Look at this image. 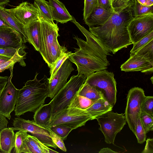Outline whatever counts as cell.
Listing matches in <instances>:
<instances>
[{
	"label": "cell",
	"instance_id": "14",
	"mask_svg": "<svg viewBox=\"0 0 153 153\" xmlns=\"http://www.w3.org/2000/svg\"><path fill=\"white\" fill-rule=\"evenodd\" d=\"M71 62L67 59L63 62L52 79L48 82V97L53 99L67 82L68 78L74 70Z\"/></svg>",
	"mask_w": 153,
	"mask_h": 153
},
{
	"label": "cell",
	"instance_id": "11",
	"mask_svg": "<svg viewBox=\"0 0 153 153\" xmlns=\"http://www.w3.org/2000/svg\"><path fill=\"white\" fill-rule=\"evenodd\" d=\"M127 29L133 44L137 42L153 31V13L134 17Z\"/></svg>",
	"mask_w": 153,
	"mask_h": 153
},
{
	"label": "cell",
	"instance_id": "28",
	"mask_svg": "<svg viewBox=\"0 0 153 153\" xmlns=\"http://www.w3.org/2000/svg\"><path fill=\"white\" fill-rule=\"evenodd\" d=\"M72 54L71 51H68L66 48H65L60 56L49 67L50 76L48 79V82L52 79L64 61L69 58Z\"/></svg>",
	"mask_w": 153,
	"mask_h": 153
},
{
	"label": "cell",
	"instance_id": "19",
	"mask_svg": "<svg viewBox=\"0 0 153 153\" xmlns=\"http://www.w3.org/2000/svg\"><path fill=\"white\" fill-rule=\"evenodd\" d=\"M10 127H6L0 130V151L2 153H10L14 147L15 134Z\"/></svg>",
	"mask_w": 153,
	"mask_h": 153
},
{
	"label": "cell",
	"instance_id": "41",
	"mask_svg": "<svg viewBox=\"0 0 153 153\" xmlns=\"http://www.w3.org/2000/svg\"><path fill=\"white\" fill-rule=\"evenodd\" d=\"M19 48H15L12 47L0 48V55L12 58L15 55Z\"/></svg>",
	"mask_w": 153,
	"mask_h": 153
},
{
	"label": "cell",
	"instance_id": "46",
	"mask_svg": "<svg viewBox=\"0 0 153 153\" xmlns=\"http://www.w3.org/2000/svg\"><path fill=\"white\" fill-rule=\"evenodd\" d=\"M99 153H117L118 152L115 151H114L108 148H104L100 149V150L99 152Z\"/></svg>",
	"mask_w": 153,
	"mask_h": 153
},
{
	"label": "cell",
	"instance_id": "39",
	"mask_svg": "<svg viewBox=\"0 0 153 153\" xmlns=\"http://www.w3.org/2000/svg\"><path fill=\"white\" fill-rule=\"evenodd\" d=\"M48 129L53 142L62 151L66 152L67 149L62 139L51 130L49 128H48Z\"/></svg>",
	"mask_w": 153,
	"mask_h": 153
},
{
	"label": "cell",
	"instance_id": "29",
	"mask_svg": "<svg viewBox=\"0 0 153 153\" xmlns=\"http://www.w3.org/2000/svg\"><path fill=\"white\" fill-rule=\"evenodd\" d=\"M96 100H92L79 95L77 93L72 98L68 107L85 110L91 106Z\"/></svg>",
	"mask_w": 153,
	"mask_h": 153
},
{
	"label": "cell",
	"instance_id": "7",
	"mask_svg": "<svg viewBox=\"0 0 153 153\" xmlns=\"http://www.w3.org/2000/svg\"><path fill=\"white\" fill-rule=\"evenodd\" d=\"M86 78L84 75H74L71 77L51 101V114L68 107L73 97L84 83Z\"/></svg>",
	"mask_w": 153,
	"mask_h": 153
},
{
	"label": "cell",
	"instance_id": "50",
	"mask_svg": "<svg viewBox=\"0 0 153 153\" xmlns=\"http://www.w3.org/2000/svg\"><path fill=\"white\" fill-rule=\"evenodd\" d=\"M153 71V68H151L150 69H147L145 70L141 71V72L143 73H152Z\"/></svg>",
	"mask_w": 153,
	"mask_h": 153
},
{
	"label": "cell",
	"instance_id": "6",
	"mask_svg": "<svg viewBox=\"0 0 153 153\" xmlns=\"http://www.w3.org/2000/svg\"><path fill=\"white\" fill-rule=\"evenodd\" d=\"M90 120L91 117L85 110L68 107L51 114L48 128L62 125L73 130L85 125Z\"/></svg>",
	"mask_w": 153,
	"mask_h": 153
},
{
	"label": "cell",
	"instance_id": "25",
	"mask_svg": "<svg viewBox=\"0 0 153 153\" xmlns=\"http://www.w3.org/2000/svg\"><path fill=\"white\" fill-rule=\"evenodd\" d=\"M26 47L19 48L15 54L10 60L0 65V73L4 70L13 69L14 65L16 62L23 67L25 66L26 63L24 59L26 58L27 53L24 50Z\"/></svg>",
	"mask_w": 153,
	"mask_h": 153
},
{
	"label": "cell",
	"instance_id": "26",
	"mask_svg": "<svg viewBox=\"0 0 153 153\" xmlns=\"http://www.w3.org/2000/svg\"><path fill=\"white\" fill-rule=\"evenodd\" d=\"M27 132L26 130H20L15 133L14 152L29 153L26 144Z\"/></svg>",
	"mask_w": 153,
	"mask_h": 153
},
{
	"label": "cell",
	"instance_id": "40",
	"mask_svg": "<svg viewBox=\"0 0 153 153\" xmlns=\"http://www.w3.org/2000/svg\"><path fill=\"white\" fill-rule=\"evenodd\" d=\"M97 6L113 12L114 10L112 4V0H97Z\"/></svg>",
	"mask_w": 153,
	"mask_h": 153
},
{
	"label": "cell",
	"instance_id": "4",
	"mask_svg": "<svg viewBox=\"0 0 153 153\" xmlns=\"http://www.w3.org/2000/svg\"><path fill=\"white\" fill-rule=\"evenodd\" d=\"M41 34L39 52L49 67L60 56L65 48L60 45L57 40L59 28L56 24L39 18Z\"/></svg>",
	"mask_w": 153,
	"mask_h": 153
},
{
	"label": "cell",
	"instance_id": "3",
	"mask_svg": "<svg viewBox=\"0 0 153 153\" xmlns=\"http://www.w3.org/2000/svg\"><path fill=\"white\" fill-rule=\"evenodd\" d=\"M36 73L33 80L26 82L22 88L19 89L15 115L19 117L27 112H34L41 105L44 104L48 97V86L45 82L38 80Z\"/></svg>",
	"mask_w": 153,
	"mask_h": 153
},
{
	"label": "cell",
	"instance_id": "8",
	"mask_svg": "<svg viewBox=\"0 0 153 153\" xmlns=\"http://www.w3.org/2000/svg\"><path fill=\"white\" fill-rule=\"evenodd\" d=\"M124 114L108 111L97 117L100 127L99 130L103 134L105 142L114 144L117 134L120 132L126 123Z\"/></svg>",
	"mask_w": 153,
	"mask_h": 153
},
{
	"label": "cell",
	"instance_id": "22",
	"mask_svg": "<svg viewBox=\"0 0 153 153\" xmlns=\"http://www.w3.org/2000/svg\"><path fill=\"white\" fill-rule=\"evenodd\" d=\"M113 106L103 98L96 100L90 107L85 109L91 116V120L108 111H112Z\"/></svg>",
	"mask_w": 153,
	"mask_h": 153
},
{
	"label": "cell",
	"instance_id": "44",
	"mask_svg": "<svg viewBox=\"0 0 153 153\" xmlns=\"http://www.w3.org/2000/svg\"><path fill=\"white\" fill-rule=\"evenodd\" d=\"M8 78L7 76H0V95L7 83Z\"/></svg>",
	"mask_w": 153,
	"mask_h": 153
},
{
	"label": "cell",
	"instance_id": "51",
	"mask_svg": "<svg viewBox=\"0 0 153 153\" xmlns=\"http://www.w3.org/2000/svg\"><path fill=\"white\" fill-rule=\"evenodd\" d=\"M8 26L3 20L0 18V27L1 26Z\"/></svg>",
	"mask_w": 153,
	"mask_h": 153
},
{
	"label": "cell",
	"instance_id": "37",
	"mask_svg": "<svg viewBox=\"0 0 153 153\" xmlns=\"http://www.w3.org/2000/svg\"><path fill=\"white\" fill-rule=\"evenodd\" d=\"M146 134L141 123L140 117L137 121L134 134L137 137L138 143H142L145 141L146 138Z\"/></svg>",
	"mask_w": 153,
	"mask_h": 153
},
{
	"label": "cell",
	"instance_id": "49",
	"mask_svg": "<svg viewBox=\"0 0 153 153\" xmlns=\"http://www.w3.org/2000/svg\"><path fill=\"white\" fill-rule=\"evenodd\" d=\"M9 1V0H0V6H3L7 4Z\"/></svg>",
	"mask_w": 153,
	"mask_h": 153
},
{
	"label": "cell",
	"instance_id": "12",
	"mask_svg": "<svg viewBox=\"0 0 153 153\" xmlns=\"http://www.w3.org/2000/svg\"><path fill=\"white\" fill-rule=\"evenodd\" d=\"M10 70V75L0 95V114L9 120L11 117L10 113L14 110L19 90L15 87L11 81L13 69Z\"/></svg>",
	"mask_w": 153,
	"mask_h": 153
},
{
	"label": "cell",
	"instance_id": "31",
	"mask_svg": "<svg viewBox=\"0 0 153 153\" xmlns=\"http://www.w3.org/2000/svg\"><path fill=\"white\" fill-rule=\"evenodd\" d=\"M135 54L138 56L153 62V39L139 50Z\"/></svg>",
	"mask_w": 153,
	"mask_h": 153
},
{
	"label": "cell",
	"instance_id": "36",
	"mask_svg": "<svg viewBox=\"0 0 153 153\" xmlns=\"http://www.w3.org/2000/svg\"><path fill=\"white\" fill-rule=\"evenodd\" d=\"M51 130L61 137L64 140L66 139L72 129L63 125H59L49 128Z\"/></svg>",
	"mask_w": 153,
	"mask_h": 153
},
{
	"label": "cell",
	"instance_id": "47",
	"mask_svg": "<svg viewBox=\"0 0 153 153\" xmlns=\"http://www.w3.org/2000/svg\"><path fill=\"white\" fill-rule=\"evenodd\" d=\"M137 1L143 5L148 6L153 5V4L151 3L148 0H137Z\"/></svg>",
	"mask_w": 153,
	"mask_h": 153
},
{
	"label": "cell",
	"instance_id": "53",
	"mask_svg": "<svg viewBox=\"0 0 153 153\" xmlns=\"http://www.w3.org/2000/svg\"><path fill=\"white\" fill-rule=\"evenodd\" d=\"M152 77H153V76H152V79H151V80H152V83H153V79H152Z\"/></svg>",
	"mask_w": 153,
	"mask_h": 153
},
{
	"label": "cell",
	"instance_id": "45",
	"mask_svg": "<svg viewBox=\"0 0 153 153\" xmlns=\"http://www.w3.org/2000/svg\"><path fill=\"white\" fill-rule=\"evenodd\" d=\"M8 123V121L6 117L0 114V130L4 128L7 127Z\"/></svg>",
	"mask_w": 153,
	"mask_h": 153
},
{
	"label": "cell",
	"instance_id": "10",
	"mask_svg": "<svg viewBox=\"0 0 153 153\" xmlns=\"http://www.w3.org/2000/svg\"><path fill=\"white\" fill-rule=\"evenodd\" d=\"M12 123L13 127L10 128L14 131L26 130L47 146L57 148L48 128L37 124L33 120H26L18 117L14 118Z\"/></svg>",
	"mask_w": 153,
	"mask_h": 153
},
{
	"label": "cell",
	"instance_id": "21",
	"mask_svg": "<svg viewBox=\"0 0 153 153\" xmlns=\"http://www.w3.org/2000/svg\"><path fill=\"white\" fill-rule=\"evenodd\" d=\"M52 105L50 102L47 104H43L34 112L33 121L37 124L47 128L52 114Z\"/></svg>",
	"mask_w": 153,
	"mask_h": 153
},
{
	"label": "cell",
	"instance_id": "13",
	"mask_svg": "<svg viewBox=\"0 0 153 153\" xmlns=\"http://www.w3.org/2000/svg\"><path fill=\"white\" fill-rule=\"evenodd\" d=\"M5 10L24 27L39 19L38 9L33 4L27 1L23 2L15 8H5Z\"/></svg>",
	"mask_w": 153,
	"mask_h": 153
},
{
	"label": "cell",
	"instance_id": "33",
	"mask_svg": "<svg viewBox=\"0 0 153 153\" xmlns=\"http://www.w3.org/2000/svg\"><path fill=\"white\" fill-rule=\"evenodd\" d=\"M140 118L142 126L146 133L153 130V116L141 112Z\"/></svg>",
	"mask_w": 153,
	"mask_h": 153
},
{
	"label": "cell",
	"instance_id": "16",
	"mask_svg": "<svg viewBox=\"0 0 153 153\" xmlns=\"http://www.w3.org/2000/svg\"><path fill=\"white\" fill-rule=\"evenodd\" d=\"M153 68V62L135 53H130L129 58L122 64L120 68L125 72L142 71Z\"/></svg>",
	"mask_w": 153,
	"mask_h": 153
},
{
	"label": "cell",
	"instance_id": "38",
	"mask_svg": "<svg viewBox=\"0 0 153 153\" xmlns=\"http://www.w3.org/2000/svg\"><path fill=\"white\" fill-rule=\"evenodd\" d=\"M97 0H84L83 19L85 20L97 6Z\"/></svg>",
	"mask_w": 153,
	"mask_h": 153
},
{
	"label": "cell",
	"instance_id": "34",
	"mask_svg": "<svg viewBox=\"0 0 153 153\" xmlns=\"http://www.w3.org/2000/svg\"><path fill=\"white\" fill-rule=\"evenodd\" d=\"M152 39H153V31L137 42L133 44V47L130 51V53H135Z\"/></svg>",
	"mask_w": 153,
	"mask_h": 153
},
{
	"label": "cell",
	"instance_id": "48",
	"mask_svg": "<svg viewBox=\"0 0 153 153\" xmlns=\"http://www.w3.org/2000/svg\"><path fill=\"white\" fill-rule=\"evenodd\" d=\"M11 58L0 55V65L9 61Z\"/></svg>",
	"mask_w": 153,
	"mask_h": 153
},
{
	"label": "cell",
	"instance_id": "30",
	"mask_svg": "<svg viewBox=\"0 0 153 153\" xmlns=\"http://www.w3.org/2000/svg\"><path fill=\"white\" fill-rule=\"evenodd\" d=\"M77 94L92 100L102 98L100 93L94 88L85 83L81 87Z\"/></svg>",
	"mask_w": 153,
	"mask_h": 153
},
{
	"label": "cell",
	"instance_id": "5",
	"mask_svg": "<svg viewBox=\"0 0 153 153\" xmlns=\"http://www.w3.org/2000/svg\"><path fill=\"white\" fill-rule=\"evenodd\" d=\"M84 83L94 88L111 105H115L117 90L113 72L106 70L95 72L87 77Z\"/></svg>",
	"mask_w": 153,
	"mask_h": 153
},
{
	"label": "cell",
	"instance_id": "27",
	"mask_svg": "<svg viewBox=\"0 0 153 153\" xmlns=\"http://www.w3.org/2000/svg\"><path fill=\"white\" fill-rule=\"evenodd\" d=\"M33 5L38 9L39 17L52 23H54L53 19L48 1L45 0H34Z\"/></svg>",
	"mask_w": 153,
	"mask_h": 153
},
{
	"label": "cell",
	"instance_id": "42",
	"mask_svg": "<svg viewBox=\"0 0 153 153\" xmlns=\"http://www.w3.org/2000/svg\"><path fill=\"white\" fill-rule=\"evenodd\" d=\"M133 0H112V4L114 10L126 6Z\"/></svg>",
	"mask_w": 153,
	"mask_h": 153
},
{
	"label": "cell",
	"instance_id": "1",
	"mask_svg": "<svg viewBox=\"0 0 153 153\" xmlns=\"http://www.w3.org/2000/svg\"><path fill=\"white\" fill-rule=\"evenodd\" d=\"M71 21L75 24L86 39L85 41L77 36L74 38L79 48H75V53L68 58L76 65L77 75H84L87 77L95 72L106 70L110 65L107 56L111 55V52L73 16Z\"/></svg>",
	"mask_w": 153,
	"mask_h": 153
},
{
	"label": "cell",
	"instance_id": "17",
	"mask_svg": "<svg viewBox=\"0 0 153 153\" xmlns=\"http://www.w3.org/2000/svg\"><path fill=\"white\" fill-rule=\"evenodd\" d=\"M53 20L64 24L71 21L73 16L69 13L64 4L59 0H48Z\"/></svg>",
	"mask_w": 153,
	"mask_h": 153
},
{
	"label": "cell",
	"instance_id": "32",
	"mask_svg": "<svg viewBox=\"0 0 153 153\" xmlns=\"http://www.w3.org/2000/svg\"><path fill=\"white\" fill-rule=\"evenodd\" d=\"M133 9L134 17L153 13V5L148 6L143 5L137 0H134Z\"/></svg>",
	"mask_w": 153,
	"mask_h": 153
},
{
	"label": "cell",
	"instance_id": "18",
	"mask_svg": "<svg viewBox=\"0 0 153 153\" xmlns=\"http://www.w3.org/2000/svg\"><path fill=\"white\" fill-rule=\"evenodd\" d=\"M112 13L97 6L84 20L85 23L89 28L103 25L109 19Z\"/></svg>",
	"mask_w": 153,
	"mask_h": 153
},
{
	"label": "cell",
	"instance_id": "9",
	"mask_svg": "<svg viewBox=\"0 0 153 153\" xmlns=\"http://www.w3.org/2000/svg\"><path fill=\"white\" fill-rule=\"evenodd\" d=\"M145 96L143 89L138 87L131 88L128 93L124 114L129 127L134 134L137 121L141 112L142 104Z\"/></svg>",
	"mask_w": 153,
	"mask_h": 153
},
{
	"label": "cell",
	"instance_id": "24",
	"mask_svg": "<svg viewBox=\"0 0 153 153\" xmlns=\"http://www.w3.org/2000/svg\"><path fill=\"white\" fill-rule=\"evenodd\" d=\"M26 144L29 153H58L47 146L35 137L27 134Z\"/></svg>",
	"mask_w": 153,
	"mask_h": 153
},
{
	"label": "cell",
	"instance_id": "52",
	"mask_svg": "<svg viewBox=\"0 0 153 153\" xmlns=\"http://www.w3.org/2000/svg\"><path fill=\"white\" fill-rule=\"evenodd\" d=\"M151 3L153 4V0H148Z\"/></svg>",
	"mask_w": 153,
	"mask_h": 153
},
{
	"label": "cell",
	"instance_id": "15",
	"mask_svg": "<svg viewBox=\"0 0 153 153\" xmlns=\"http://www.w3.org/2000/svg\"><path fill=\"white\" fill-rule=\"evenodd\" d=\"M26 47L22 35L9 26L0 27V48Z\"/></svg>",
	"mask_w": 153,
	"mask_h": 153
},
{
	"label": "cell",
	"instance_id": "20",
	"mask_svg": "<svg viewBox=\"0 0 153 153\" xmlns=\"http://www.w3.org/2000/svg\"><path fill=\"white\" fill-rule=\"evenodd\" d=\"M27 42L31 44L35 49L39 51L40 46L41 29L39 19L28 27H25Z\"/></svg>",
	"mask_w": 153,
	"mask_h": 153
},
{
	"label": "cell",
	"instance_id": "23",
	"mask_svg": "<svg viewBox=\"0 0 153 153\" xmlns=\"http://www.w3.org/2000/svg\"><path fill=\"white\" fill-rule=\"evenodd\" d=\"M0 18L8 26L13 28L22 35L24 43L27 42L25 27L6 11L3 6H0Z\"/></svg>",
	"mask_w": 153,
	"mask_h": 153
},
{
	"label": "cell",
	"instance_id": "35",
	"mask_svg": "<svg viewBox=\"0 0 153 153\" xmlns=\"http://www.w3.org/2000/svg\"><path fill=\"white\" fill-rule=\"evenodd\" d=\"M153 97L145 96L141 107V112L153 116Z\"/></svg>",
	"mask_w": 153,
	"mask_h": 153
},
{
	"label": "cell",
	"instance_id": "43",
	"mask_svg": "<svg viewBox=\"0 0 153 153\" xmlns=\"http://www.w3.org/2000/svg\"><path fill=\"white\" fill-rule=\"evenodd\" d=\"M142 153H153V139L148 138Z\"/></svg>",
	"mask_w": 153,
	"mask_h": 153
},
{
	"label": "cell",
	"instance_id": "2",
	"mask_svg": "<svg viewBox=\"0 0 153 153\" xmlns=\"http://www.w3.org/2000/svg\"><path fill=\"white\" fill-rule=\"evenodd\" d=\"M134 1L114 10L104 24L89 28L90 32L114 54L133 44L127 27L134 17L133 9Z\"/></svg>",
	"mask_w": 153,
	"mask_h": 153
}]
</instances>
